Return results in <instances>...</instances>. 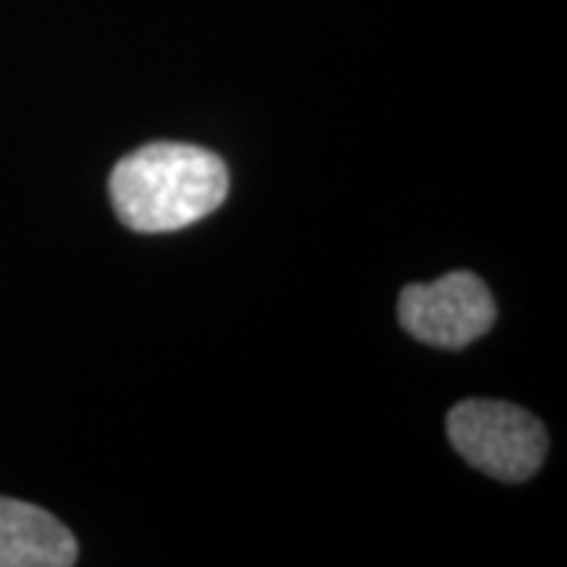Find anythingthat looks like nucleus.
Returning a JSON list of instances; mask_svg holds the SVG:
<instances>
[{
	"label": "nucleus",
	"mask_w": 567,
	"mask_h": 567,
	"mask_svg": "<svg viewBox=\"0 0 567 567\" xmlns=\"http://www.w3.org/2000/svg\"><path fill=\"white\" fill-rule=\"evenodd\" d=\"M76 536L51 511L0 495V567H70Z\"/></svg>",
	"instance_id": "20e7f679"
},
{
	"label": "nucleus",
	"mask_w": 567,
	"mask_h": 567,
	"mask_svg": "<svg viewBox=\"0 0 567 567\" xmlns=\"http://www.w3.org/2000/svg\"><path fill=\"white\" fill-rule=\"evenodd\" d=\"M447 442L492 480L524 483L546 461L548 432L507 401H461L447 413Z\"/></svg>",
	"instance_id": "f03ea898"
},
{
	"label": "nucleus",
	"mask_w": 567,
	"mask_h": 567,
	"mask_svg": "<svg viewBox=\"0 0 567 567\" xmlns=\"http://www.w3.org/2000/svg\"><path fill=\"white\" fill-rule=\"evenodd\" d=\"M398 319L410 338L442 350L473 344L495 324V300L473 271H451L432 284H406Z\"/></svg>",
	"instance_id": "7ed1b4c3"
},
{
	"label": "nucleus",
	"mask_w": 567,
	"mask_h": 567,
	"mask_svg": "<svg viewBox=\"0 0 567 567\" xmlns=\"http://www.w3.org/2000/svg\"><path fill=\"white\" fill-rule=\"evenodd\" d=\"M107 193L130 230L171 234L208 218L227 199L230 174L203 145L152 142L114 164Z\"/></svg>",
	"instance_id": "f257e3e1"
}]
</instances>
